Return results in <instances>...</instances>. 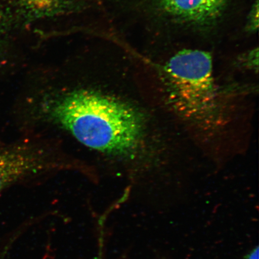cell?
<instances>
[{
	"label": "cell",
	"mask_w": 259,
	"mask_h": 259,
	"mask_svg": "<svg viewBox=\"0 0 259 259\" xmlns=\"http://www.w3.org/2000/svg\"><path fill=\"white\" fill-rule=\"evenodd\" d=\"M44 111L54 124L80 143L100 153L123 156L137 148L144 119L118 97L92 89H77L51 97Z\"/></svg>",
	"instance_id": "cell-1"
},
{
	"label": "cell",
	"mask_w": 259,
	"mask_h": 259,
	"mask_svg": "<svg viewBox=\"0 0 259 259\" xmlns=\"http://www.w3.org/2000/svg\"><path fill=\"white\" fill-rule=\"evenodd\" d=\"M212 69L210 53L192 50L174 55L164 67L171 104L184 118L197 124L209 125L219 121Z\"/></svg>",
	"instance_id": "cell-2"
},
{
	"label": "cell",
	"mask_w": 259,
	"mask_h": 259,
	"mask_svg": "<svg viewBox=\"0 0 259 259\" xmlns=\"http://www.w3.org/2000/svg\"><path fill=\"white\" fill-rule=\"evenodd\" d=\"M39 152L18 144L0 148V194L12 184L44 166Z\"/></svg>",
	"instance_id": "cell-3"
},
{
	"label": "cell",
	"mask_w": 259,
	"mask_h": 259,
	"mask_svg": "<svg viewBox=\"0 0 259 259\" xmlns=\"http://www.w3.org/2000/svg\"><path fill=\"white\" fill-rule=\"evenodd\" d=\"M227 0H159L162 8L174 17L187 22L203 23L216 18Z\"/></svg>",
	"instance_id": "cell-4"
},
{
	"label": "cell",
	"mask_w": 259,
	"mask_h": 259,
	"mask_svg": "<svg viewBox=\"0 0 259 259\" xmlns=\"http://www.w3.org/2000/svg\"><path fill=\"white\" fill-rule=\"evenodd\" d=\"M25 14L40 18L63 14L69 5L67 0H19Z\"/></svg>",
	"instance_id": "cell-5"
},
{
	"label": "cell",
	"mask_w": 259,
	"mask_h": 259,
	"mask_svg": "<svg viewBox=\"0 0 259 259\" xmlns=\"http://www.w3.org/2000/svg\"><path fill=\"white\" fill-rule=\"evenodd\" d=\"M258 10V6H257L256 9H254V11L252 12V14H251V18L250 19V25L251 28L254 29L255 28V25L257 27L258 23L255 22L256 21L258 22V19H255V17H258V11L256 12Z\"/></svg>",
	"instance_id": "cell-6"
},
{
	"label": "cell",
	"mask_w": 259,
	"mask_h": 259,
	"mask_svg": "<svg viewBox=\"0 0 259 259\" xmlns=\"http://www.w3.org/2000/svg\"><path fill=\"white\" fill-rule=\"evenodd\" d=\"M244 259H258V246L246 255Z\"/></svg>",
	"instance_id": "cell-7"
},
{
	"label": "cell",
	"mask_w": 259,
	"mask_h": 259,
	"mask_svg": "<svg viewBox=\"0 0 259 259\" xmlns=\"http://www.w3.org/2000/svg\"><path fill=\"white\" fill-rule=\"evenodd\" d=\"M5 16L3 10L0 8V35H1L5 27Z\"/></svg>",
	"instance_id": "cell-8"
}]
</instances>
